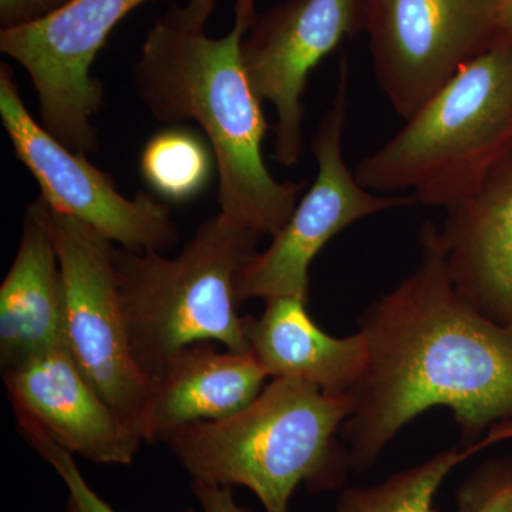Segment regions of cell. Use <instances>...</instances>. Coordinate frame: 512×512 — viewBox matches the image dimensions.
Instances as JSON below:
<instances>
[{"label":"cell","mask_w":512,"mask_h":512,"mask_svg":"<svg viewBox=\"0 0 512 512\" xmlns=\"http://www.w3.org/2000/svg\"><path fill=\"white\" fill-rule=\"evenodd\" d=\"M420 244L417 268L360 319L366 369L352 392L355 412L340 430L357 473L431 407L453 410L464 447L512 417V329L457 291L436 225H424Z\"/></svg>","instance_id":"cell-1"},{"label":"cell","mask_w":512,"mask_h":512,"mask_svg":"<svg viewBox=\"0 0 512 512\" xmlns=\"http://www.w3.org/2000/svg\"><path fill=\"white\" fill-rule=\"evenodd\" d=\"M255 16V0H235L234 26L214 39L185 28L170 10L148 32L133 79L154 119L200 126L217 163L222 214L272 238L291 218L305 181H278L264 163L269 126L241 53Z\"/></svg>","instance_id":"cell-2"},{"label":"cell","mask_w":512,"mask_h":512,"mask_svg":"<svg viewBox=\"0 0 512 512\" xmlns=\"http://www.w3.org/2000/svg\"><path fill=\"white\" fill-rule=\"evenodd\" d=\"M355 412L352 394L335 396L292 379H272L228 419L198 421L165 443L192 481L242 485L266 512H288L302 483L311 493L345 483L349 453L338 433Z\"/></svg>","instance_id":"cell-3"},{"label":"cell","mask_w":512,"mask_h":512,"mask_svg":"<svg viewBox=\"0 0 512 512\" xmlns=\"http://www.w3.org/2000/svg\"><path fill=\"white\" fill-rule=\"evenodd\" d=\"M512 156V42L471 60L384 146L357 164V181L384 195L443 208L480 190Z\"/></svg>","instance_id":"cell-4"},{"label":"cell","mask_w":512,"mask_h":512,"mask_svg":"<svg viewBox=\"0 0 512 512\" xmlns=\"http://www.w3.org/2000/svg\"><path fill=\"white\" fill-rule=\"evenodd\" d=\"M261 234L220 214L174 258L117 248V286L138 367L154 377L178 350L202 342L249 352L235 282Z\"/></svg>","instance_id":"cell-5"},{"label":"cell","mask_w":512,"mask_h":512,"mask_svg":"<svg viewBox=\"0 0 512 512\" xmlns=\"http://www.w3.org/2000/svg\"><path fill=\"white\" fill-rule=\"evenodd\" d=\"M349 64H340L332 106L320 121L312 150L318 175L311 190L296 204L271 245L256 252L235 282L239 305L248 299L298 298L308 301L309 266L326 244L355 222L416 204L412 195H384L357 181L343 157V130L349 109Z\"/></svg>","instance_id":"cell-6"},{"label":"cell","mask_w":512,"mask_h":512,"mask_svg":"<svg viewBox=\"0 0 512 512\" xmlns=\"http://www.w3.org/2000/svg\"><path fill=\"white\" fill-rule=\"evenodd\" d=\"M45 201V200H43ZM64 286V343L100 396L133 431L153 386L131 353L113 242L46 204Z\"/></svg>","instance_id":"cell-7"},{"label":"cell","mask_w":512,"mask_h":512,"mask_svg":"<svg viewBox=\"0 0 512 512\" xmlns=\"http://www.w3.org/2000/svg\"><path fill=\"white\" fill-rule=\"evenodd\" d=\"M377 83L404 121L503 37L495 0H367Z\"/></svg>","instance_id":"cell-8"},{"label":"cell","mask_w":512,"mask_h":512,"mask_svg":"<svg viewBox=\"0 0 512 512\" xmlns=\"http://www.w3.org/2000/svg\"><path fill=\"white\" fill-rule=\"evenodd\" d=\"M146 2L72 0L45 19L0 32V50L30 77L40 124L74 153L99 148L93 117L104 90L92 74L94 60L121 20Z\"/></svg>","instance_id":"cell-9"},{"label":"cell","mask_w":512,"mask_h":512,"mask_svg":"<svg viewBox=\"0 0 512 512\" xmlns=\"http://www.w3.org/2000/svg\"><path fill=\"white\" fill-rule=\"evenodd\" d=\"M0 117L16 157L36 178L46 204L99 232L120 248L163 252L180 241L171 210L156 195L133 198L110 174L56 140L26 109L9 66H0Z\"/></svg>","instance_id":"cell-10"},{"label":"cell","mask_w":512,"mask_h":512,"mask_svg":"<svg viewBox=\"0 0 512 512\" xmlns=\"http://www.w3.org/2000/svg\"><path fill=\"white\" fill-rule=\"evenodd\" d=\"M367 0H284L256 13L241 53L252 90L275 107V160L298 163L309 74L349 37L366 32Z\"/></svg>","instance_id":"cell-11"},{"label":"cell","mask_w":512,"mask_h":512,"mask_svg":"<svg viewBox=\"0 0 512 512\" xmlns=\"http://www.w3.org/2000/svg\"><path fill=\"white\" fill-rule=\"evenodd\" d=\"M2 375L16 420L35 424L73 456L99 464L133 463L143 441L94 389L66 346Z\"/></svg>","instance_id":"cell-12"},{"label":"cell","mask_w":512,"mask_h":512,"mask_svg":"<svg viewBox=\"0 0 512 512\" xmlns=\"http://www.w3.org/2000/svg\"><path fill=\"white\" fill-rule=\"evenodd\" d=\"M268 377L252 352H221L212 342L187 346L153 377L133 433L157 443L188 424L228 419L254 402Z\"/></svg>","instance_id":"cell-13"},{"label":"cell","mask_w":512,"mask_h":512,"mask_svg":"<svg viewBox=\"0 0 512 512\" xmlns=\"http://www.w3.org/2000/svg\"><path fill=\"white\" fill-rule=\"evenodd\" d=\"M437 228L448 275L485 318L512 329V156Z\"/></svg>","instance_id":"cell-14"},{"label":"cell","mask_w":512,"mask_h":512,"mask_svg":"<svg viewBox=\"0 0 512 512\" xmlns=\"http://www.w3.org/2000/svg\"><path fill=\"white\" fill-rule=\"evenodd\" d=\"M64 343V286L42 197L29 204L15 261L0 286L2 372Z\"/></svg>","instance_id":"cell-15"},{"label":"cell","mask_w":512,"mask_h":512,"mask_svg":"<svg viewBox=\"0 0 512 512\" xmlns=\"http://www.w3.org/2000/svg\"><path fill=\"white\" fill-rule=\"evenodd\" d=\"M265 302L259 318L245 316V333L249 352L268 376L299 380L335 396L352 394L366 369L363 333L329 336L313 322L302 299L285 296Z\"/></svg>","instance_id":"cell-16"},{"label":"cell","mask_w":512,"mask_h":512,"mask_svg":"<svg viewBox=\"0 0 512 512\" xmlns=\"http://www.w3.org/2000/svg\"><path fill=\"white\" fill-rule=\"evenodd\" d=\"M511 437L512 424L494 426L487 439L476 444L441 451L372 487L343 491L336 512H436L434 498L448 474L478 451Z\"/></svg>","instance_id":"cell-17"},{"label":"cell","mask_w":512,"mask_h":512,"mask_svg":"<svg viewBox=\"0 0 512 512\" xmlns=\"http://www.w3.org/2000/svg\"><path fill=\"white\" fill-rule=\"evenodd\" d=\"M214 153L198 134L170 127L148 140L140 170L151 191L165 201L188 202L207 190L214 174Z\"/></svg>","instance_id":"cell-18"},{"label":"cell","mask_w":512,"mask_h":512,"mask_svg":"<svg viewBox=\"0 0 512 512\" xmlns=\"http://www.w3.org/2000/svg\"><path fill=\"white\" fill-rule=\"evenodd\" d=\"M18 427L30 446L35 448L37 454L53 467L57 476L66 484L69 493L67 512H116L87 484L70 451L57 444L45 431L30 421L19 420Z\"/></svg>","instance_id":"cell-19"},{"label":"cell","mask_w":512,"mask_h":512,"mask_svg":"<svg viewBox=\"0 0 512 512\" xmlns=\"http://www.w3.org/2000/svg\"><path fill=\"white\" fill-rule=\"evenodd\" d=\"M458 512H512V458L481 464L457 493Z\"/></svg>","instance_id":"cell-20"},{"label":"cell","mask_w":512,"mask_h":512,"mask_svg":"<svg viewBox=\"0 0 512 512\" xmlns=\"http://www.w3.org/2000/svg\"><path fill=\"white\" fill-rule=\"evenodd\" d=\"M72 0H0L2 29L19 28L53 15Z\"/></svg>","instance_id":"cell-21"},{"label":"cell","mask_w":512,"mask_h":512,"mask_svg":"<svg viewBox=\"0 0 512 512\" xmlns=\"http://www.w3.org/2000/svg\"><path fill=\"white\" fill-rule=\"evenodd\" d=\"M191 488L204 512H251L235 501L229 487L192 481Z\"/></svg>","instance_id":"cell-22"},{"label":"cell","mask_w":512,"mask_h":512,"mask_svg":"<svg viewBox=\"0 0 512 512\" xmlns=\"http://www.w3.org/2000/svg\"><path fill=\"white\" fill-rule=\"evenodd\" d=\"M217 0H188L185 8L173 9V15L185 28L202 30L215 9Z\"/></svg>","instance_id":"cell-23"},{"label":"cell","mask_w":512,"mask_h":512,"mask_svg":"<svg viewBox=\"0 0 512 512\" xmlns=\"http://www.w3.org/2000/svg\"><path fill=\"white\" fill-rule=\"evenodd\" d=\"M503 36L512 42V0H495Z\"/></svg>","instance_id":"cell-24"}]
</instances>
